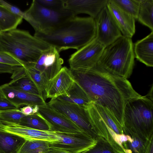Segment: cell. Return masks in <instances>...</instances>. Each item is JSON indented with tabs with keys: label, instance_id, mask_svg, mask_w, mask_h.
Wrapping results in <instances>:
<instances>
[{
	"label": "cell",
	"instance_id": "6da1fadb",
	"mask_svg": "<svg viewBox=\"0 0 153 153\" xmlns=\"http://www.w3.org/2000/svg\"><path fill=\"white\" fill-rule=\"evenodd\" d=\"M70 69L74 81L91 101L108 110L123 128L125 105L130 100L141 96L130 82L111 74L97 64L90 69Z\"/></svg>",
	"mask_w": 153,
	"mask_h": 153
},
{
	"label": "cell",
	"instance_id": "7a4b0ae2",
	"mask_svg": "<svg viewBox=\"0 0 153 153\" xmlns=\"http://www.w3.org/2000/svg\"><path fill=\"white\" fill-rule=\"evenodd\" d=\"M34 36L59 53L70 49L77 50L96 37L95 22L94 19L90 16H76L48 33L35 32Z\"/></svg>",
	"mask_w": 153,
	"mask_h": 153
},
{
	"label": "cell",
	"instance_id": "3957f363",
	"mask_svg": "<svg viewBox=\"0 0 153 153\" xmlns=\"http://www.w3.org/2000/svg\"><path fill=\"white\" fill-rule=\"evenodd\" d=\"M1 51L20 61L23 66L33 67L44 53L53 48L27 31L16 29L1 32Z\"/></svg>",
	"mask_w": 153,
	"mask_h": 153
},
{
	"label": "cell",
	"instance_id": "277c9868",
	"mask_svg": "<svg viewBox=\"0 0 153 153\" xmlns=\"http://www.w3.org/2000/svg\"><path fill=\"white\" fill-rule=\"evenodd\" d=\"M153 103L146 96L129 100L123 113V134H136L150 140L153 137Z\"/></svg>",
	"mask_w": 153,
	"mask_h": 153
},
{
	"label": "cell",
	"instance_id": "5b68a950",
	"mask_svg": "<svg viewBox=\"0 0 153 153\" xmlns=\"http://www.w3.org/2000/svg\"><path fill=\"white\" fill-rule=\"evenodd\" d=\"M131 38L123 35L105 48L97 64L112 74L127 79L134 63Z\"/></svg>",
	"mask_w": 153,
	"mask_h": 153
},
{
	"label": "cell",
	"instance_id": "8992f818",
	"mask_svg": "<svg viewBox=\"0 0 153 153\" xmlns=\"http://www.w3.org/2000/svg\"><path fill=\"white\" fill-rule=\"evenodd\" d=\"M24 12V19L35 32L42 33H48L76 16L74 12L65 9L54 10L45 7L36 0L33 1L29 8Z\"/></svg>",
	"mask_w": 153,
	"mask_h": 153
},
{
	"label": "cell",
	"instance_id": "52a82bcc",
	"mask_svg": "<svg viewBox=\"0 0 153 153\" xmlns=\"http://www.w3.org/2000/svg\"><path fill=\"white\" fill-rule=\"evenodd\" d=\"M48 105L74 123L84 132L96 138L98 136L86 107L51 99Z\"/></svg>",
	"mask_w": 153,
	"mask_h": 153
},
{
	"label": "cell",
	"instance_id": "ba28073f",
	"mask_svg": "<svg viewBox=\"0 0 153 153\" xmlns=\"http://www.w3.org/2000/svg\"><path fill=\"white\" fill-rule=\"evenodd\" d=\"M105 48L95 37L71 55L68 59L70 69L93 68L97 64Z\"/></svg>",
	"mask_w": 153,
	"mask_h": 153
},
{
	"label": "cell",
	"instance_id": "9c48e42d",
	"mask_svg": "<svg viewBox=\"0 0 153 153\" xmlns=\"http://www.w3.org/2000/svg\"><path fill=\"white\" fill-rule=\"evenodd\" d=\"M55 132L58 137V140L49 142L50 146L61 149L70 153H81L94 146L96 142L95 138L83 132L75 133Z\"/></svg>",
	"mask_w": 153,
	"mask_h": 153
},
{
	"label": "cell",
	"instance_id": "30bf717a",
	"mask_svg": "<svg viewBox=\"0 0 153 153\" xmlns=\"http://www.w3.org/2000/svg\"><path fill=\"white\" fill-rule=\"evenodd\" d=\"M94 19L96 27V38L105 47L122 35L106 6Z\"/></svg>",
	"mask_w": 153,
	"mask_h": 153
},
{
	"label": "cell",
	"instance_id": "8fae6325",
	"mask_svg": "<svg viewBox=\"0 0 153 153\" xmlns=\"http://www.w3.org/2000/svg\"><path fill=\"white\" fill-rule=\"evenodd\" d=\"M38 113L48 123L51 131L69 133L84 132L73 123L50 107L47 103L39 106Z\"/></svg>",
	"mask_w": 153,
	"mask_h": 153
},
{
	"label": "cell",
	"instance_id": "7c38bea8",
	"mask_svg": "<svg viewBox=\"0 0 153 153\" xmlns=\"http://www.w3.org/2000/svg\"><path fill=\"white\" fill-rule=\"evenodd\" d=\"M63 63L59 53L53 47L41 56L33 67L42 73L49 81L60 70Z\"/></svg>",
	"mask_w": 153,
	"mask_h": 153
},
{
	"label": "cell",
	"instance_id": "4fadbf2b",
	"mask_svg": "<svg viewBox=\"0 0 153 153\" xmlns=\"http://www.w3.org/2000/svg\"><path fill=\"white\" fill-rule=\"evenodd\" d=\"M1 86L6 98L17 108L22 105L40 106L47 104L40 96L18 90L10 85L8 83Z\"/></svg>",
	"mask_w": 153,
	"mask_h": 153
},
{
	"label": "cell",
	"instance_id": "5bb4252c",
	"mask_svg": "<svg viewBox=\"0 0 153 153\" xmlns=\"http://www.w3.org/2000/svg\"><path fill=\"white\" fill-rule=\"evenodd\" d=\"M0 128L26 140H40L49 142L58 140V137L54 131L38 130L10 123H3Z\"/></svg>",
	"mask_w": 153,
	"mask_h": 153
},
{
	"label": "cell",
	"instance_id": "9a60e30c",
	"mask_svg": "<svg viewBox=\"0 0 153 153\" xmlns=\"http://www.w3.org/2000/svg\"><path fill=\"white\" fill-rule=\"evenodd\" d=\"M74 82L70 69L62 67L58 74L48 83L47 88V98H56L65 94Z\"/></svg>",
	"mask_w": 153,
	"mask_h": 153
},
{
	"label": "cell",
	"instance_id": "2e32d148",
	"mask_svg": "<svg viewBox=\"0 0 153 153\" xmlns=\"http://www.w3.org/2000/svg\"><path fill=\"white\" fill-rule=\"evenodd\" d=\"M106 6L122 35L131 38L135 32V19L111 0H108Z\"/></svg>",
	"mask_w": 153,
	"mask_h": 153
},
{
	"label": "cell",
	"instance_id": "e0dca14e",
	"mask_svg": "<svg viewBox=\"0 0 153 153\" xmlns=\"http://www.w3.org/2000/svg\"><path fill=\"white\" fill-rule=\"evenodd\" d=\"M108 0H64L65 9L74 12L76 15L85 13L94 19L106 6Z\"/></svg>",
	"mask_w": 153,
	"mask_h": 153
},
{
	"label": "cell",
	"instance_id": "ac0fdd59",
	"mask_svg": "<svg viewBox=\"0 0 153 153\" xmlns=\"http://www.w3.org/2000/svg\"><path fill=\"white\" fill-rule=\"evenodd\" d=\"M93 126L98 136L107 141L114 148L124 153L122 147L114 140L111 135V130L106 124L99 114L93 102H92L87 107Z\"/></svg>",
	"mask_w": 153,
	"mask_h": 153
},
{
	"label": "cell",
	"instance_id": "d6986e66",
	"mask_svg": "<svg viewBox=\"0 0 153 153\" xmlns=\"http://www.w3.org/2000/svg\"><path fill=\"white\" fill-rule=\"evenodd\" d=\"M150 140L132 134L119 135L120 144L124 153H145Z\"/></svg>",
	"mask_w": 153,
	"mask_h": 153
},
{
	"label": "cell",
	"instance_id": "ffe728a7",
	"mask_svg": "<svg viewBox=\"0 0 153 153\" xmlns=\"http://www.w3.org/2000/svg\"><path fill=\"white\" fill-rule=\"evenodd\" d=\"M135 58L149 67L153 66V31L134 45Z\"/></svg>",
	"mask_w": 153,
	"mask_h": 153
},
{
	"label": "cell",
	"instance_id": "44dd1931",
	"mask_svg": "<svg viewBox=\"0 0 153 153\" xmlns=\"http://www.w3.org/2000/svg\"><path fill=\"white\" fill-rule=\"evenodd\" d=\"M11 78L12 80L8 83L13 87L23 91L40 96L37 87L26 74L23 66L18 67L12 74Z\"/></svg>",
	"mask_w": 153,
	"mask_h": 153
},
{
	"label": "cell",
	"instance_id": "7402d4cb",
	"mask_svg": "<svg viewBox=\"0 0 153 153\" xmlns=\"http://www.w3.org/2000/svg\"><path fill=\"white\" fill-rule=\"evenodd\" d=\"M26 140L0 128V153H19Z\"/></svg>",
	"mask_w": 153,
	"mask_h": 153
},
{
	"label": "cell",
	"instance_id": "603a6c76",
	"mask_svg": "<svg viewBox=\"0 0 153 153\" xmlns=\"http://www.w3.org/2000/svg\"><path fill=\"white\" fill-rule=\"evenodd\" d=\"M56 98L64 102L85 107L92 102L84 91L74 81L66 93Z\"/></svg>",
	"mask_w": 153,
	"mask_h": 153
},
{
	"label": "cell",
	"instance_id": "cb8c5ba5",
	"mask_svg": "<svg viewBox=\"0 0 153 153\" xmlns=\"http://www.w3.org/2000/svg\"><path fill=\"white\" fill-rule=\"evenodd\" d=\"M23 18L14 15L0 4V31H9L17 28L21 23Z\"/></svg>",
	"mask_w": 153,
	"mask_h": 153
},
{
	"label": "cell",
	"instance_id": "d4e9b609",
	"mask_svg": "<svg viewBox=\"0 0 153 153\" xmlns=\"http://www.w3.org/2000/svg\"><path fill=\"white\" fill-rule=\"evenodd\" d=\"M26 74L35 84L40 96L45 101L47 99V88L49 81L44 74L33 67L23 66Z\"/></svg>",
	"mask_w": 153,
	"mask_h": 153
},
{
	"label": "cell",
	"instance_id": "484cf974",
	"mask_svg": "<svg viewBox=\"0 0 153 153\" xmlns=\"http://www.w3.org/2000/svg\"><path fill=\"white\" fill-rule=\"evenodd\" d=\"M137 20L153 31V0H141Z\"/></svg>",
	"mask_w": 153,
	"mask_h": 153
},
{
	"label": "cell",
	"instance_id": "4316f807",
	"mask_svg": "<svg viewBox=\"0 0 153 153\" xmlns=\"http://www.w3.org/2000/svg\"><path fill=\"white\" fill-rule=\"evenodd\" d=\"M18 124L35 129L50 131L48 123L38 113L25 116Z\"/></svg>",
	"mask_w": 153,
	"mask_h": 153
},
{
	"label": "cell",
	"instance_id": "83f0119b",
	"mask_svg": "<svg viewBox=\"0 0 153 153\" xmlns=\"http://www.w3.org/2000/svg\"><path fill=\"white\" fill-rule=\"evenodd\" d=\"M93 103L99 114L108 127L117 135L124 134L122 127L111 112L106 108L94 102Z\"/></svg>",
	"mask_w": 153,
	"mask_h": 153
},
{
	"label": "cell",
	"instance_id": "f1b7e54d",
	"mask_svg": "<svg viewBox=\"0 0 153 153\" xmlns=\"http://www.w3.org/2000/svg\"><path fill=\"white\" fill-rule=\"evenodd\" d=\"M50 147L49 142L40 140H26L19 153H45Z\"/></svg>",
	"mask_w": 153,
	"mask_h": 153
},
{
	"label": "cell",
	"instance_id": "f546056e",
	"mask_svg": "<svg viewBox=\"0 0 153 153\" xmlns=\"http://www.w3.org/2000/svg\"><path fill=\"white\" fill-rule=\"evenodd\" d=\"M95 145L81 153H124L114 148L103 137L97 136Z\"/></svg>",
	"mask_w": 153,
	"mask_h": 153
},
{
	"label": "cell",
	"instance_id": "4dcf8cb0",
	"mask_svg": "<svg viewBox=\"0 0 153 153\" xmlns=\"http://www.w3.org/2000/svg\"><path fill=\"white\" fill-rule=\"evenodd\" d=\"M124 11L137 19L141 0H111Z\"/></svg>",
	"mask_w": 153,
	"mask_h": 153
},
{
	"label": "cell",
	"instance_id": "1f68e13d",
	"mask_svg": "<svg viewBox=\"0 0 153 153\" xmlns=\"http://www.w3.org/2000/svg\"><path fill=\"white\" fill-rule=\"evenodd\" d=\"M26 116L17 108L0 111V119L2 124H18L20 120Z\"/></svg>",
	"mask_w": 153,
	"mask_h": 153
},
{
	"label": "cell",
	"instance_id": "d6a6232c",
	"mask_svg": "<svg viewBox=\"0 0 153 153\" xmlns=\"http://www.w3.org/2000/svg\"><path fill=\"white\" fill-rule=\"evenodd\" d=\"M0 63L13 66H23L22 64L10 53L0 51Z\"/></svg>",
	"mask_w": 153,
	"mask_h": 153
},
{
	"label": "cell",
	"instance_id": "836d02e7",
	"mask_svg": "<svg viewBox=\"0 0 153 153\" xmlns=\"http://www.w3.org/2000/svg\"><path fill=\"white\" fill-rule=\"evenodd\" d=\"M43 6L54 10H60L65 9L64 0H36Z\"/></svg>",
	"mask_w": 153,
	"mask_h": 153
},
{
	"label": "cell",
	"instance_id": "e575fe53",
	"mask_svg": "<svg viewBox=\"0 0 153 153\" xmlns=\"http://www.w3.org/2000/svg\"><path fill=\"white\" fill-rule=\"evenodd\" d=\"M0 4L4 7L13 14L19 16L24 19L25 18L24 12L22 11L17 7L12 5L3 0H0Z\"/></svg>",
	"mask_w": 153,
	"mask_h": 153
},
{
	"label": "cell",
	"instance_id": "d590c367",
	"mask_svg": "<svg viewBox=\"0 0 153 153\" xmlns=\"http://www.w3.org/2000/svg\"><path fill=\"white\" fill-rule=\"evenodd\" d=\"M39 106L27 105L20 109L22 112L25 115L28 116L37 113Z\"/></svg>",
	"mask_w": 153,
	"mask_h": 153
},
{
	"label": "cell",
	"instance_id": "8d00e7d4",
	"mask_svg": "<svg viewBox=\"0 0 153 153\" xmlns=\"http://www.w3.org/2000/svg\"><path fill=\"white\" fill-rule=\"evenodd\" d=\"M16 108L6 98L0 100V111Z\"/></svg>",
	"mask_w": 153,
	"mask_h": 153
},
{
	"label": "cell",
	"instance_id": "74e56055",
	"mask_svg": "<svg viewBox=\"0 0 153 153\" xmlns=\"http://www.w3.org/2000/svg\"><path fill=\"white\" fill-rule=\"evenodd\" d=\"M19 66H13L0 63V74H12Z\"/></svg>",
	"mask_w": 153,
	"mask_h": 153
},
{
	"label": "cell",
	"instance_id": "f35d334b",
	"mask_svg": "<svg viewBox=\"0 0 153 153\" xmlns=\"http://www.w3.org/2000/svg\"><path fill=\"white\" fill-rule=\"evenodd\" d=\"M45 153H70L66 151L57 148L50 147L48 150Z\"/></svg>",
	"mask_w": 153,
	"mask_h": 153
},
{
	"label": "cell",
	"instance_id": "ab89813d",
	"mask_svg": "<svg viewBox=\"0 0 153 153\" xmlns=\"http://www.w3.org/2000/svg\"><path fill=\"white\" fill-rule=\"evenodd\" d=\"M153 137L150 140L147 149L145 153H153Z\"/></svg>",
	"mask_w": 153,
	"mask_h": 153
},
{
	"label": "cell",
	"instance_id": "60d3db41",
	"mask_svg": "<svg viewBox=\"0 0 153 153\" xmlns=\"http://www.w3.org/2000/svg\"><path fill=\"white\" fill-rule=\"evenodd\" d=\"M4 98H6L0 85V100Z\"/></svg>",
	"mask_w": 153,
	"mask_h": 153
},
{
	"label": "cell",
	"instance_id": "b9f144b4",
	"mask_svg": "<svg viewBox=\"0 0 153 153\" xmlns=\"http://www.w3.org/2000/svg\"><path fill=\"white\" fill-rule=\"evenodd\" d=\"M1 32L0 31V51H1Z\"/></svg>",
	"mask_w": 153,
	"mask_h": 153
},
{
	"label": "cell",
	"instance_id": "7bdbcfd3",
	"mask_svg": "<svg viewBox=\"0 0 153 153\" xmlns=\"http://www.w3.org/2000/svg\"><path fill=\"white\" fill-rule=\"evenodd\" d=\"M3 125V124L1 121V120L0 119V127L2 126V125Z\"/></svg>",
	"mask_w": 153,
	"mask_h": 153
}]
</instances>
